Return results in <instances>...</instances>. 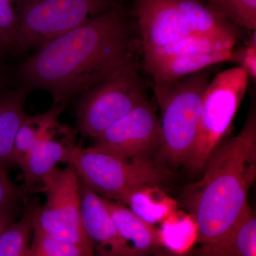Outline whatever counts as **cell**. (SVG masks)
Segmentation results:
<instances>
[{"mask_svg": "<svg viewBox=\"0 0 256 256\" xmlns=\"http://www.w3.org/2000/svg\"><path fill=\"white\" fill-rule=\"evenodd\" d=\"M131 24L117 4L38 48L20 64L18 75L28 90L50 92L64 106L136 60Z\"/></svg>", "mask_w": 256, "mask_h": 256, "instance_id": "6da1fadb", "label": "cell"}, {"mask_svg": "<svg viewBox=\"0 0 256 256\" xmlns=\"http://www.w3.org/2000/svg\"><path fill=\"white\" fill-rule=\"evenodd\" d=\"M202 171L198 181L184 188L181 203L196 220L198 242L204 248L220 242L249 205L256 178L255 107L238 134L216 148Z\"/></svg>", "mask_w": 256, "mask_h": 256, "instance_id": "7a4b0ae2", "label": "cell"}, {"mask_svg": "<svg viewBox=\"0 0 256 256\" xmlns=\"http://www.w3.org/2000/svg\"><path fill=\"white\" fill-rule=\"evenodd\" d=\"M206 69L156 94L160 108V146L156 159L163 164L186 165L194 149L204 94L210 82Z\"/></svg>", "mask_w": 256, "mask_h": 256, "instance_id": "3957f363", "label": "cell"}, {"mask_svg": "<svg viewBox=\"0 0 256 256\" xmlns=\"http://www.w3.org/2000/svg\"><path fill=\"white\" fill-rule=\"evenodd\" d=\"M67 164L99 196L120 203L132 190L148 184L162 186L170 178L169 170L158 160L121 159L92 146H77Z\"/></svg>", "mask_w": 256, "mask_h": 256, "instance_id": "277c9868", "label": "cell"}, {"mask_svg": "<svg viewBox=\"0 0 256 256\" xmlns=\"http://www.w3.org/2000/svg\"><path fill=\"white\" fill-rule=\"evenodd\" d=\"M114 4V0H16V52L38 50Z\"/></svg>", "mask_w": 256, "mask_h": 256, "instance_id": "5b68a950", "label": "cell"}, {"mask_svg": "<svg viewBox=\"0 0 256 256\" xmlns=\"http://www.w3.org/2000/svg\"><path fill=\"white\" fill-rule=\"evenodd\" d=\"M248 84L246 74L237 66L210 80L204 94L196 144L186 164L192 172H202L222 143L246 95Z\"/></svg>", "mask_w": 256, "mask_h": 256, "instance_id": "8992f818", "label": "cell"}, {"mask_svg": "<svg viewBox=\"0 0 256 256\" xmlns=\"http://www.w3.org/2000/svg\"><path fill=\"white\" fill-rule=\"evenodd\" d=\"M148 99L137 64L121 69L80 96L78 130L94 139Z\"/></svg>", "mask_w": 256, "mask_h": 256, "instance_id": "52a82bcc", "label": "cell"}, {"mask_svg": "<svg viewBox=\"0 0 256 256\" xmlns=\"http://www.w3.org/2000/svg\"><path fill=\"white\" fill-rule=\"evenodd\" d=\"M42 188L46 200L31 210L33 230L94 252L82 226L79 176L74 166H56L44 178Z\"/></svg>", "mask_w": 256, "mask_h": 256, "instance_id": "ba28073f", "label": "cell"}, {"mask_svg": "<svg viewBox=\"0 0 256 256\" xmlns=\"http://www.w3.org/2000/svg\"><path fill=\"white\" fill-rule=\"evenodd\" d=\"M92 140V148L121 159H152L160 146V119L148 99Z\"/></svg>", "mask_w": 256, "mask_h": 256, "instance_id": "9c48e42d", "label": "cell"}, {"mask_svg": "<svg viewBox=\"0 0 256 256\" xmlns=\"http://www.w3.org/2000/svg\"><path fill=\"white\" fill-rule=\"evenodd\" d=\"M80 218L94 256H137L121 238L102 197L79 178Z\"/></svg>", "mask_w": 256, "mask_h": 256, "instance_id": "30bf717a", "label": "cell"}, {"mask_svg": "<svg viewBox=\"0 0 256 256\" xmlns=\"http://www.w3.org/2000/svg\"><path fill=\"white\" fill-rule=\"evenodd\" d=\"M77 146L76 130L60 122L28 152L18 164L24 178V192L42 188L44 178L58 163H66Z\"/></svg>", "mask_w": 256, "mask_h": 256, "instance_id": "8fae6325", "label": "cell"}, {"mask_svg": "<svg viewBox=\"0 0 256 256\" xmlns=\"http://www.w3.org/2000/svg\"><path fill=\"white\" fill-rule=\"evenodd\" d=\"M134 15L143 52L195 35L184 23L175 0H136Z\"/></svg>", "mask_w": 256, "mask_h": 256, "instance_id": "7c38bea8", "label": "cell"}, {"mask_svg": "<svg viewBox=\"0 0 256 256\" xmlns=\"http://www.w3.org/2000/svg\"><path fill=\"white\" fill-rule=\"evenodd\" d=\"M104 200L116 228L137 256H154L162 248L159 229L142 220L124 204Z\"/></svg>", "mask_w": 256, "mask_h": 256, "instance_id": "4fadbf2b", "label": "cell"}, {"mask_svg": "<svg viewBox=\"0 0 256 256\" xmlns=\"http://www.w3.org/2000/svg\"><path fill=\"white\" fill-rule=\"evenodd\" d=\"M232 50H213L178 56L153 66L146 70L152 78L156 94L210 66L228 62Z\"/></svg>", "mask_w": 256, "mask_h": 256, "instance_id": "5bb4252c", "label": "cell"}, {"mask_svg": "<svg viewBox=\"0 0 256 256\" xmlns=\"http://www.w3.org/2000/svg\"><path fill=\"white\" fill-rule=\"evenodd\" d=\"M30 90L23 86L0 92V168L14 166L13 150L15 136L25 116V102Z\"/></svg>", "mask_w": 256, "mask_h": 256, "instance_id": "9a60e30c", "label": "cell"}, {"mask_svg": "<svg viewBox=\"0 0 256 256\" xmlns=\"http://www.w3.org/2000/svg\"><path fill=\"white\" fill-rule=\"evenodd\" d=\"M195 256H256V217L250 206L248 205L220 242L195 249Z\"/></svg>", "mask_w": 256, "mask_h": 256, "instance_id": "2e32d148", "label": "cell"}, {"mask_svg": "<svg viewBox=\"0 0 256 256\" xmlns=\"http://www.w3.org/2000/svg\"><path fill=\"white\" fill-rule=\"evenodd\" d=\"M122 204L152 225L161 224L178 210V202L159 184L144 185L132 190L124 197Z\"/></svg>", "mask_w": 256, "mask_h": 256, "instance_id": "e0dca14e", "label": "cell"}, {"mask_svg": "<svg viewBox=\"0 0 256 256\" xmlns=\"http://www.w3.org/2000/svg\"><path fill=\"white\" fill-rule=\"evenodd\" d=\"M184 23L193 34L236 40L238 28L224 21L198 0H175Z\"/></svg>", "mask_w": 256, "mask_h": 256, "instance_id": "ac0fdd59", "label": "cell"}, {"mask_svg": "<svg viewBox=\"0 0 256 256\" xmlns=\"http://www.w3.org/2000/svg\"><path fill=\"white\" fill-rule=\"evenodd\" d=\"M236 40L218 37L190 35L153 50L143 52V64L148 69L178 56L213 50H233Z\"/></svg>", "mask_w": 256, "mask_h": 256, "instance_id": "d6986e66", "label": "cell"}, {"mask_svg": "<svg viewBox=\"0 0 256 256\" xmlns=\"http://www.w3.org/2000/svg\"><path fill=\"white\" fill-rule=\"evenodd\" d=\"M64 108L52 104L46 112L28 116L26 114L15 136L13 161L18 166L30 151L41 141L58 121Z\"/></svg>", "mask_w": 256, "mask_h": 256, "instance_id": "ffe728a7", "label": "cell"}, {"mask_svg": "<svg viewBox=\"0 0 256 256\" xmlns=\"http://www.w3.org/2000/svg\"><path fill=\"white\" fill-rule=\"evenodd\" d=\"M160 225V242L165 250L184 254L193 250L198 242V224L188 210H176Z\"/></svg>", "mask_w": 256, "mask_h": 256, "instance_id": "44dd1931", "label": "cell"}, {"mask_svg": "<svg viewBox=\"0 0 256 256\" xmlns=\"http://www.w3.org/2000/svg\"><path fill=\"white\" fill-rule=\"evenodd\" d=\"M212 12L237 28L256 30V0H207Z\"/></svg>", "mask_w": 256, "mask_h": 256, "instance_id": "7402d4cb", "label": "cell"}, {"mask_svg": "<svg viewBox=\"0 0 256 256\" xmlns=\"http://www.w3.org/2000/svg\"><path fill=\"white\" fill-rule=\"evenodd\" d=\"M31 210L0 235V256H26L32 236Z\"/></svg>", "mask_w": 256, "mask_h": 256, "instance_id": "603a6c76", "label": "cell"}, {"mask_svg": "<svg viewBox=\"0 0 256 256\" xmlns=\"http://www.w3.org/2000/svg\"><path fill=\"white\" fill-rule=\"evenodd\" d=\"M26 256H94L92 250L33 230Z\"/></svg>", "mask_w": 256, "mask_h": 256, "instance_id": "cb8c5ba5", "label": "cell"}, {"mask_svg": "<svg viewBox=\"0 0 256 256\" xmlns=\"http://www.w3.org/2000/svg\"><path fill=\"white\" fill-rule=\"evenodd\" d=\"M18 34L16 0H0V53L16 52Z\"/></svg>", "mask_w": 256, "mask_h": 256, "instance_id": "d4e9b609", "label": "cell"}, {"mask_svg": "<svg viewBox=\"0 0 256 256\" xmlns=\"http://www.w3.org/2000/svg\"><path fill=\"white\" fill-rule=\"evenodd\" d=\"M228 62L237 64L244 70L248 78L256 82V32L254 31L242 46L230 52Z\"/></svg>", "mask_w": 256, "mask_h": 256, "instance_id": "484cf974", "label": "cell"}, {"mask_svg": "<svg viewBox=\"0 0 256 256\" xmlns=\"http://www.w3.org/2000/svg\"><path fill=\"white\" fill-rule=\"evenodd\" d=\"M24 193L10 180L8 170L0 168V213L14 212L16 205Z\"/></svg>", "mask_w": 256, "mask_h": 256, "instance_id": "4316f807", "label": "cell"}, {"mask_svg": "<svg viewBox=\"0 0 256 256\" xmlns=\"http://www.w3.org/2000/svg\"><path fill=\"white\" fill-rule=\"evenodd\" d=\"M14 220V212L0 213V235L4 232V229Z\"/></svg>", "mask_w": 256, "mask_h": 256, "instance_id": "83f0119b", "label": "cell"}, {"mask_svg": "<svg viewBox=\"0 0 256 256\" xmlns=\"http://www.w3.org/2000/svg\"><path fill=\"white\" fill-rule=\"evenodd\" d=\"M154 256H195V249H193L191 252H186V254H176L163 248L160 252L154 254Z\"/></svg>", "mask_w": 256, "mask_h": 256, "instance_id": "f1b7e54d", "label": "cell"}, {"mask_svg": "<svg viewBox=\"0 0 256 256\" xmlns=\"http://www.w3.org/2000/svg\"><path fill=\"white\" fill-rule=\"evenodd\" d=\"M0 92H1V90H0Z\"/></svg>", "mask_w": 256, "mask_h": 256, "instance_id": "f546056e", "label": "cell"}]
</instances>
